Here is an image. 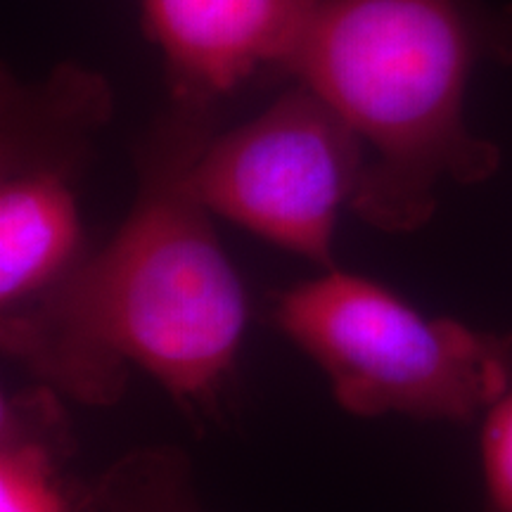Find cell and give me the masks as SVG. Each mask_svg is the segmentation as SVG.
Instances as JSON below:
<instances>
[{
  "mask_svg": "<svg viewBox=\"0 0 512 512\" xmlns=\"http://www.w3.org/2000/svg\"><path fill=\"white\" fill-rule=\"evenodd\" d=\"M76 437L62 394L48 384L0 403V512H91V489L79 494L67 465Z\"/></svg>",
  "mask_w": 512,
  "mask_h": 512,
  "instance_id": "cell-7",
  "label": "cell"
},
{
  "mask_svg": "<svg viewBox=\"0 0 512 512\" xmlns=\"http://www.w3.org/2000/svg\"><path fill=\"white\" fill-rule=\"evenodd\" d=\"M216 131V105L169 98L136 150L124 223L60 285L0 316L5 356L95 408L114 406L131 370H145L192 425L219 420L247 297L190 183Z\"/></svg>",
  "mask_w": 512,
  "mask_h": 512,
  "instance_id": "cell-1",
  "label": "cell"
},
{
  "mask_svg": "<svg viewBox=\"0 0 512 512\" xmlns=\"http://www.w3.org/2000/svg\"><path fill=\"white\" fill-rule=\"evenodd\" d=\"M273 325L318 363L347 413L472 422L512 380V332L434 318L330 268L278 294Z\"/></svg>",
  "mask_w": 512,
  "mask_h": 512,
  "instance_id": "cell-3",
  "label": "cell"
},
{
  "mask_svg": "<svg viewBox=\"0 0 512 512\" xmlns=\"http://www.w3.org/2000/svg\"><path fill=\"white\" fill-rule=\"evenodd\" d=\"M91 512H204L188 453L178 446H138L91 486Z\"/></svg>",
  "mask_w": 512,
  "mask_h": 512,
  "instance_id": "cell-8",
  "label": "cell"
},
{
  "mask_svg": "<svg viewBox=\"0 0 512 512\" xmlns=\"http://www.w3.org/2000/svg\"><path fill=\"white\" fill-rule=\"evenodd\" d=\"M512 64V3L320 0L285 74L358 133L368 169L351 211L382 233L432 219L444 181L477 185L501 150L465 117L479 64Z\"/></svg>",
  "mask_w": 512,
  "mask_h": 512,
  "instance_id": "cell-2",
  "label": "cell"
},
{
  "mask_svg": "<svg viewBox=\"0 0 512 512\" xmlns=\"http://www.w3.org/2000/svg\"><path fill=\"white\" fill-rule=\"evenodd\" d=\"M169 98L219 105L259 72H287L320 0H138Z\"/></svg>",
  "mask_w": 512,
  "mask_h": 512,
  "instance_id": "cell-6",
  "label": "cell"
},
{
  "mask_svg": "<svg viewBox=\"0 0 512 512\" xmlns=\"http://www.w3.org/2000/svg\"><path fill=\"white\" fill-rule=\"evenodd\" d=\"M366 169L354 128L294 81L254 119L216 131L190 183L211 214L330 271L339 211L351 209Z\"/></svg>",
  "mask_w": 512,
  "mask_h": 512,
  "instance_id": "cell-5",
  "label": "cell"
},
{
  "mask_svg": "<svg viewBox=\"0 0 512 512\" xmlns=\"http://www.w3.org/2000/svg\"><path fill=\"white\" fill-rule=\"evenodd\" d=\"M479 456L484 484L482 512H512V380L482 415Z\"/></svg>",
  "mask_w": 512,
  "mask_h": 512,
  "instance_id": "cell-9",
  "label": "cell"
},
{
  "mask_svg": "<svg viewBox=\"0 0 512 512\" xmlns=\"http://www.w3.org/2000/svg\"><path fill=\"white\" fill-rule=\"evenodd\" d=\"M107 79L64 62L0 81V316L41 299L86 259L81 181L112 119Z\"/></svg>",
  "mask_w": 512,
  "mask_h": 512,
  "instance_id": "cell-4",
  "label": "cell"
}]
</instances>
